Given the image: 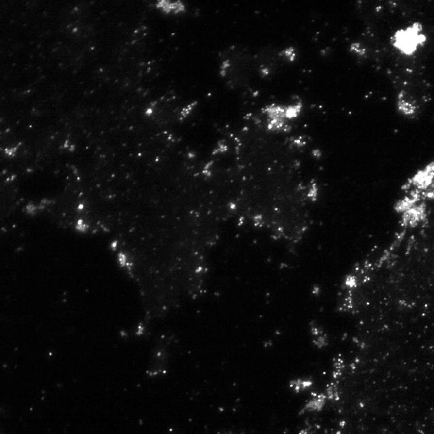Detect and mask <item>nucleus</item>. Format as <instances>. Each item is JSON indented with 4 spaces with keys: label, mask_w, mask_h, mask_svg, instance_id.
Wrapping results in <instances>:
<instances>
[{
    "label": "nucleus",
    "mask_w": 434,
    "mask_h": 434,
    "mask_svg": "<svg viewBox=\"0 0 434 434\" xmlns=\"http://www.w3.org/2000/svg\"><path fill=\"white\" fill-rule=\"evenodd\" d=\"M255 73H257L255 55L242 48H230L223 55L219 75L230 89H239L247 85Z\"/></svg>",
    "instance_id": "obj_1"
},
{
    "label": "nucleus",
    "mask_w": 434,
    "mask_h": 434,
    "mask_svg": "<svg viewBox=\"0 0 434 434\" xmlns=\"http://www.w3.org/2000/svg\"><path fill=\"white\" fill-rule=\"evenodd\" d=\"M303 110V104L300 99L289 104H270L262 109L265 117L266 127L271 132L287 131L290 122L297 119Z\"/></svg>",
    "instance_id": "obj_2"
},
{
    "label": "nucleus",
    "mask_w": 434,
    "mask_h": 434,
    "mask_svg": "<svg viewBox=\"0 0 434 434\" xmlns=\"http://www.w3.org/2000/svg\"><path fill=\"white\" fill-rule=\"evenodd\" d=\"M427 42L424 26L420 22L399 28L391 38V44L401 55L412 56L415 55Z\"/></svg>",
    "instance_id": "obj_3"
},
{
    "label": "nucleus",
    "mask_w": 434,
    "mask_h": 434,
    "mask_svg": "<svg viewBox=\"0 0 434 434\" xmlns=\"http://www.w3.org/2000/svg\"><path fill=\"white\" fill-rule=\"evenodd\" d=\"M410 184L418 190H423L428 196H434V160L416 174Z\"/></svg>",
    "instance_id": "obj_4"
},
{
    "label": "nucleus",
    "mask_w": 434,
    "mask_h": 434,
    "mask_svg": "<svg viewBox=\"0 0 434 434\" xmlns=\"http://www.w3.org/2000/svg\"><path fill=\"white\" fill-rule=\"evenodd\" d=\"M397 109L403 116L412 117L417 115L419 105L410 92L402 89L397 94Z\"/></svg>",
    "instance_id": "obj_5"
},
{
    "label": "nucleus",
    "mask_w": 434,
    "mask_h": 434,
    "mask_svg": "<svg viewBox=\"0 0 434 434\" xmlns=\"http://www.w3.org/2000/svg\"><path fill=\"white\" fill-rule=\"evenodd\" d=\"M155 7L167 15H178L186 12V6L181 1H170V0H159L156 2Z\"/></svg>",
    "instance_id": "obj_6"
},
{
    "label": "nucleus",
    "mask_w": 434,
    "mask_h": 434,
    "mask_svg": "<svg viewBox=\"0 0 434 434\" xmlns=\"http://www.w3.org/2000/svg\"><path fill=\"white\" fill-rule=\"evenodd\" d=\"M279 56H280L282 61H285L288 63H292L296 60V50L294 47L285 48L279 51Z\"/></svg>",
    "instance_id": "obj_7"
},
{
    "label": "nucleus",
    "mask_w": 434,
    "mask_h": 434,
    "mask_svg": "<svg viewBox=\"0 0 434 434\" xmlns=\"http://www.w3.org/2000/svg\"><path fill=\"white\" fill-rule=\"evenodd\" d=\"M311 385H312V382L311 381H308V380H300V379L299 380H294L289 384V386H290L292 389L297 392L306 390V388H308Z\"/></svg>",
    "instance_id": "obj_8"
},
{
    "label": "nucleus",
    "mask_w": 434,
    "mask_h": 434,
    "mask_svg": "<svg viewBox=\"0 0 434 434\" xmlns=\"http://www.w3.org/2000/svg\"><path fill=\"white\" fill-rule=\"evenodd\" d=\"M324 397H319L315 398L308 404H306V409L308 411H318L322 409L325 401Z\"/></svg>",
    "instance_id": "obj_9"
},
{
    "label": "nucleus",
    "mask_w": 434,
    "mask_h": 434,
    "mask_svg": "<svg viewBox=\"0 0 434 434\" xmlns=\"http://www.w3.org/2000/svg\"><path fill=\"white\" fill-rule=\"evenodd\" d=\"M349 50L351 53L356 55V56H364L366 54V48L359 42L352 43L350 45Z\"/></svg>",
    "instance_id": "obj_10"
},
{
    "label": "nucleus",
    "mask_w": 434,
    "mask_h": 434,
    "mask_svg": "<svg viewBox=\"0 0 434 434\" xmlns=\"http://www.w3.org/2000/svg\"><path fill=\"white\" fill-rule=\"evenodd\" d=\"M76 229H77L78 231L85 232L87 231V229H89V226H88L86 224H84L83 220L80 219V220L77 221V225H76Z\"/></svg>",
    "instance_id": "obj_11"
},
{
    "label": "nucleus",
    "mask_w": 434,
    "mask_h": 434,
    "mask_svg": "<svg viewBox=\"0 0 434 434\" xmlns=\"http://www.w3.org/2000/svg\"><path fill=\"white\" fill-rule=\"evenodd\" d=\"M17 150H18V147L7 148L4 150L5 154H7V156L14 157L17 154Z\"/></svg>",
    "instance_id": "obj_12"
},
{
    "label": "nucleus",
    "mask_w": 434,
    "mask_h": 434,
    "mask_svg": "<svg viewBox=\"0 0 434 434\" xmlns=\"http://www.w3.org/2000/svg\"><path fill=\"white\" fill-rule=\"evenodd\" d=\"M118 260H119V263L122 267L123 266H126L128 262H127V257H126V255L123 254V253H119L118 255Z\"/></svg>",
    "instance_id": "obj_13"
},
{
    "label": "nucleus",
    "mask_w": 434,
    "mask_h": 434,
    "mask_svg": "<svg viewBox=\"0 0 434 434\" xmlns=\"http://www.w3.org/2000/svg\"><path fill=\"white\" fill-rule=\"evenodd\" d=\"M35 209H36V208H35V206L34 205V204H33V203H29V204L27 205V207H26L25 208L26 212L29 213V214H34L35 212Z\"/></svg>",
    "instance_id": "obj_14"
},
{
    "label": "nucleus",
    "mask_w": 434,
    "mask_h": 434,
    "mask_svg": "<svg viewBox=\"0 0 434 434\" xmlns=\"http://www.w3.org/2000/svg\"><path fill=\"white\" fill-rule=\"evenodd\" d=\"M84 203H81V204H79V205H78V207H77V209H78V210H79V211H82V210H83V209H84Z\"/></svg>",
    "instance_id": "obj_15"
},
{
    "label": "nucleus",
    "mask_w": 434,
    "mask_h": 434,
    "mask_svg": "<svg viewBox=\"0 0 434 434\" xmlns=\"http://www.w3.org/2000/svg\"><path fill=\"white\" fill-rule=\"evenodd\" d=\"M117 241H114V242L112 243V245H111V247H112L113 250H116V248H117Z\"/></svg>",
    "instance_id": "obj_16"
},
{
    "label": "nucleus",
    "mask_w": 434,
    "mask_h": 434,
    "mask_svg": "<svg viewBox=\"0 0 434 434\" xmlns=\"http://www.w3.org/2000/svg\"><path fill=\"white\" fill-rule=\"evenodd\" d=\"M70 146L71 145H69V140H66V143L64 144V147H65V148H69Z\"/></svg>",
    "instance_id": "obj_17"
},
{
    "label": "nucleus",
    "mask_w": 434,
    "mask_h": 434,
    "mask_svg": "<svg viewBox=\"0 0 434 434\" xmlns=\"http://www.w3.org/2000/svg\"><path fill=\"white\" fill-rule=\"evenodd\" d=\"M75 147L73 145H71L70 147H69V151L72 152L74 150Z\"/></svg>",
    "instance_id": "obj_18"
},
{
    "label": "nucleus",
    "mask_w": 434,
    "mask_h": 434,
    "mask_svg": "<svg viewBox=\"0 0 434 434\" xmlns=\"http://www.w3.org/2000/svg\"><path fill=\"white\" fill-rule=\"evenodd\" d=\"M243 434V433H234V432H228L226 434Z\"/></svg>",
    "instance_id": "obj_19"
}]
</instances>
